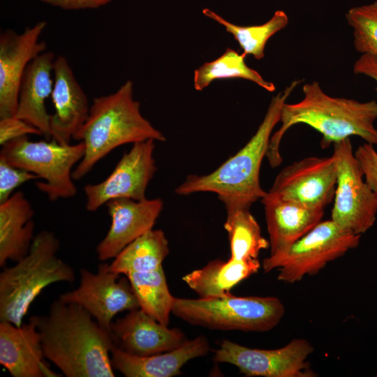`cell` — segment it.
I'll return each instance as SVG.
<instances>
[{
    "mask_svg": "<svg viewBox=\"0 0 377 377\" xmlns=\"http://www.w3.org/2000/svg\"><path fill=\"white\" fill-rule=\"evenodd\" d=\"M360 237L332 219L321 221L288 249L265 258L262 268L265 273L279 269V281L294 283L357 247Z\"/></svg>",
    "mask_w": 377,
    "mask_h": 377,
    "instance_id": "cell-8",
    "label": "cell"
},
{
    "mask_svg": "<svg viewBox=\"0 0 377 377\" xmlns=\"http://www.w3.org/2000/svg\"><path fill=\"white\" fill-rule=\"evenodd\" d=\"M110 334L116 347L140 357L170 351L187 341L182 330L168 328L140 308L112 321Z\"/></svg>",
    "mask_w": 377,
    "mask_h": 377,
    "instance_id": "cell-16",
    "label": "cell"
},
{
    "mask_svg": "<svg viewBox=\"0 0 377 377\" xmlns=\"http://www.w3.org/2000/svg\"><path fill=\"white\" fill-rule=\"evenodd\" d=\"M105 205L111 225L96 249L101 261L114 258L127 245L153 229L163 202L160 198L140 200L116 198L109 200Z\"/></svg>",
    "mask_w": 377,
    "mask_h": 377,
    "instance_id": "cell-15",
    "label": "cell"
},
{
    "mask_svg": "<svg viewBox=\"0 0 377 377\" xmlns=\"http://www.w3.org/2000/svg\"><path fill=\"white\" fill-rule=\"evenodd\" d=\"M303 98L295 103L283 105L281 127L270 138L266 157L271 167L282 162L279 151L281 141L293 126L304 124L322 135L320 146L331 144L350 136H358L373 145H377V101L360 102L354 99L333 97L322 89L318 82L303 85Z\"/></svg>",
    "mask_w": 377,
    "mask_h": 377,
    "instance_id": "cell-2",
    "label": "cell"
},
{
    "mask_svg": "<svg viewBox=\"0 0 377 377\" xmlns=\"http://www.w3.org/2000/svg\"><path fill=\"white\" fill-rule=\"evenodd\" d=\"M36 179V175L14 167L0 157V204L10 198L17 187Z\"/></svg>",
    "mask_w": 377,
    "mask_h": 377,
    "instance_id": "cell-30",
    "label": "cell"
},
{
    "mask_svg": "<svg viewBox=\"0 0 377 377\" xmlns=\"http://www.w3.org/2000/svg\"><path fill=\"white\" fill-rule=\"evenodd\" d=\"M333 146L337 179L331 219L341 228L362 235L376 222L377 193L364 179L350 138Z\"/></svg>",
    "mask_w": 377,
    "mask_h": 377,
    "instance_id": "cell-9",
    "label": "cell"
},
{
    "mask_svg": "<svg viewBox=\"0 0 377 377\" xmlns=\"http://www.w3.org/2000/svg\"><path fill=\"white\" fill-rule=\"evenodd\" d=\"M313 350L304 339H294L272 350L251 348L223 340L214 352V360L232 364L246 376L315 377L317 374L306 360Z\"/></svg>",
    "mask_w": 377,
    "mask_h": 377,
    "instance_id": "cell-10",
    "label": "cell"
},
{
    "mask_svg": "<svg viewBox=\"0 0 377 377\" xmlns=\"http://www.w3.org/2000/svg\"><path fill=\"white\" fill-rule=\"evenodd\" d=\"M209 350L207 339L200 335L173 350L153 355H130L115 346L110 355L113 369L126 377H172L181 374L187 362L206 355Z\"/></svg>",
    "mask_w": 377,
    "mask_h": 377,
    "instance_id": "cell-20",
    "label": "cell"
},
{
    "mask_svg": "<svg viewBox=\"0 0 377 377\" xmlns=\"http://www.w3.org/2000/svg\"><path fill=\"white\" fill-rule=\"evenodd\" d=\"M79 286L61 294L59 299L86 309L98 324L110 332L113 318L118 313L140 308L128 279L111 271L108 263L98 265L96 272L80 269Z\"/></svg>",
    "mask_w": 377,
    "mask_h": 377,
    "instance_id": "cell-11",
    "label": "cell"
},
{
    "mask_svg": "<svg viewBox=\"0 0 377 377\" xmlns=\"http://www.w3.org/2000/svg\"><path fill=\"white\" fill-rule=\"evenodd\" d=\"M29 134L42 135L38 128L15 115L0 119V145L1 146L13 139Z\"/></svg>",
    "mask_w": 377,
    "mask_h": 377,
    "instance_id": "cell-31",
    "label": "cell"
},
{
    "mask_svg": "<svg viewBox=\"0 0 377 377\" xmlns=\"http://www.w3.org/2000/svg\"><path fill=\"white\" fill-rule=\"evenodd\" d=\"M46 359L67 377H114L110 332L76 304L59 298L48 313L33 316Z\"/></svg>",
    "mask_w": 377,
    "mask_h": 377,
    "instance_id": "cell-1",
    "label": "cell"
},
{
    "mask_svg": "<svg viewBox=\"0 0 377 377\" xmlns=\"http://www.w3.org/2000/svg\"><path fill=\"white\" fill-rule=\"evenodd\" d=\"M55 57L44 52L33 59L26 68L18 94L15 116L38 128L45 138H51L50 114L45 101L53 89V65Z\"/></svg>",
    "mask_w": 377,
    "mask_h": 377,
    "instance_id": "cell-21",
    "label": "cell"
},
{
    "mask_svg": "<svg viewBox=\"0 0 377 377\" xmlns=\"http://www.w3.org/2000/svg\"><path fill=\"white\" fill-rule=\"evenodd\" d=\"M337 179V159L310 156L283 168L267 193L302 205L323 208L334 198Z\"/></svg>",
    "mask_w": 377,
    "mask_h": 377,
    "instance_id": "cell-13",
    "label": "cell"
},
{
    "mask_svg": "<svg viewBox=\"0 0 377 377\" xmlns=\"http://www.w3.org/2000/svg\"><path fill=\"white\" fill-rule=\"evenodd\" d=\"M44 21L27 27L21 34L6 30L0 35V119L15 114L20 84L29 63L46 51L40 37Z\"/></svg>",
    "mask_w": 377,
    "mask_h": 377,
    "instance_id": "cell-14",
    "label": "cell"
},
{
    "mask_svg": "<svg viewBox=\"0 0 377 377\" xmlns=\"http://www.w3.org/2000/svg\"><path fill=\"white\" fill-rule=\"evenodd\" d=\"M294 80L272 97L267 112L255 134L237 154L205 175H188L175 190L178 195L212 192L225 206L251 208L266 191L260 184L262 161L266 156L272 132L280 121L283 105L301 82Z\"/></svg>",
    "mask_w": 377,
    "mask_h": 377,
    "instance_id": "cell-3",
    "label": "cell"
},
{
    "mask_svg": "<svg viewBox=\"0 0 377 377\" xmlns=\"http://www.w3.org/2000/svg\"><path fill=\"white\" fill-rule=\"evenodd\" d=\"M59 247L54 232L41 231L34 237L27 255L3 269L0 274V321L21 325L45 288L57 282L74 281L73 268L57 256Z\"/></svg>",
    "mask_w": 377,
    "mask_h": 377,
    "instance_id": "cell-5",
    "label": "cell"
},
{
    "mask_svg": "<svg viewBox=\"0 0 377 377\" xmlns=\"http://www.w3.org/2000/svg\"><path fill=\"white\" fill-rule=\"evenodd\" d=\"M346 19L353 29L355 50L361 54H377V1L350 8Z\"/></svg>",
    "mask_w": 377,
    "mask_h": 377,
    "instance_id": "cell-29",
    "label": "cell"
},
{
    "mask_svg": "<svg viewBox=\"0 0 377 377\" xmlns=\"http://www.w3.org/2000/svg\"><path fill=\"white\" fill-rule=\"evenodd\" d=\"M33 207L22 191L0 204V267L27 254L33 239Z\"/></svg>",
    "mask_w": 377,
    "mask_h": 377,
    "instance_id": "cell-22",
    "label": "cell"
},
{
    "mask_svg": "<svg viewBox=\"0 0 377 377\" xmlns=\"http://www.w3.org/2000/svg\"><path fill=\"white\" fill-rule=\"evenodd\" d=\"M376 376H377V374L376 375Z\"/></svg>",
    "mask_w": 377,
    "mask_h": 377,
    "instance_id": "cell-35",
    "label": "cell"
},
{
    "mask_svg": "<svg viewBox=\"0 0 377 377\" xmlns=\"http://www.w3.org/2000/svg\"><path fill=\"white\" fill-rule=\"evenodd\" d=\"M225 207L226 219L224 228L230 242V258L237 260L258 258L260 251L269 247V242L262 235L260 228L250 208Z\"/></svg>",
    "mask_w": 377,
    "mask_h": 377,
    "instance_id": "cell-25",
    "label": "cell"
},
{
    "mask_svg": "<svg viewBox=\"0 0 377 377\" xmlns=\"http://www.w3.org/2000/svg\"><path fill=\"white\" fill-rule=\"evenodd\" d=\"M133 98V83L126 81L115 92L95 97L87 120L73 139L83 142L85 153L73 170L74 180L83 178L117 147L147 140L164 142L165 137L141 114Z\"/></svg>",
    "mask_w": 377,
    "mask_h": 377,
    "instance_id": "cell-4",
    "label": "cell"
},
{
    "mask_svg": "<svg viewBox=\"0 0 377 377\" xmlns=\"http://www.w3.org/2000/svg\"><path fill=\"white\" fill-rule=\"evenodd\" d=\"M353 73L371 77L377 83V54H361L353 65Z\"/></svg>",
    "mask_w": 377,
    "mask_h": 377,
    "instance_id": "cell-33",
    "label": "cell"
},
{
    "mask_svg": "<svg viewBox=\"0 0 377 377\" xmlns=\"http://www.w3.org/2000/svg\"><path fill=\"white\" fill-rule=\"evenodd\" d=\"M40 333L31 317L17 326L0 322V364L13 377H57L45 361Z\"/></svg>",
    "mask_w": 377,
    "mask_h": 377,
    "instance_id": "cell-18",
    "label": "cell"
},
{
    "mask_svg": "<svg viewBox=\"0 0 377 377\" xmlns=\"http://www.w3.org/2000/svg\"><path fill=\"white\" fill-rule=\"evenodd\" d=\"M172 313L193 325L219 330L267 332L279 325L285 306L276 297L229 295L198 299L175 297Z\"/></svg>",
    "mask_w": 377,
    "mask_h": 377,
    "instance_id": "cell-6",
    "label": "cell"
},
{
    "mask_svg": "<svg viewBox=\"0 0 377 377\" xmlns=\"http://www.w3.org/2000/svg\"><path fill=\"white\" fill-rule=\"evenodd\" d=\"M125 276L140 309L160 323L168 325L175 297L169 290L163 267L145 272H131Z\"/></svg>",
    "mask_w": 377,
    "mask_h": 377,
    "instance_id": "cell-26",
    "label": "cell"
},
{
    "mask_svg": "<svg viewBox=\"0 0 377 377\" xmlns=\"http://www.w3.org/2000/svg\"><path fill=\"white\" fill-rule=\"evenodd\" d=\"M154 148V140L133 143L104 180L86 184L83 188L86 209L95 212L116 198H146V189L156 171L153 156Z\"/></svg>",
    "mask_w": 377,
    "mask_h": 377,
    "instance_id": "cell-12",
    "label": "cell"
},
{
    "mask_svg": "<svg viewBox=\"0 0 377 377\" xmlns=\"http://www.w3.org/2000/svg\"><path fill=\"white\" fill-rule=\"evenodd\" d=\"M53 75L51 98L54 113L50 114L51 139L60 144H69L87 120L90 105L64 57L55 58Z\"/></svg>",
    "mask_w": 377,
    "mask_h": 377,
    "instance_id": "cell-17",
    "label": "cell"
},
{
    "mask_svg": "<svg viewBox=\"0 0 377 377\" xmlns=\"http://www.w3.org/2000/svg\"><path fill=\"white\" fill-rule=\"evenodd\" d=\"M66 10L96 8L105 6L111 0H40Z\"/></svg>",
    "mask_w": 377,
    "mask_h": 377,
    "instance_id": "cell-34",
    "label": "cell"
},
{
    "mask_svg": "<svg viewBox=\"0 0 377 377\" xmlns=\"http://www.w3.org/2000/svg\"><path fill=\"white\" fill-rule=\"evenodd\" d=\"M354 154L363 171L366 182L377 193V151L374 145L365 142L360 145Z\"/></svg>",
    "mask_w": 377,
    "mask_h": 377,
    "instance_id": "cell-32",
    "label": "cell"
},
{
    "mask_svg": "<svg viewBox=\"0 0 377 377\" xmlns=\"http://www.w3.org/2000/svg\"><path fill=\"white\" fill-rule=\"evenodd\" d=\"M246 55L227 48L224 53L209 62H205L194 71L193 87L201 91L214 80L223 78H242L250 80L264 89L272 92L275 90L274 83L265 80L254 69L245 62Z\"/></svg>",
    "mask_w": 377,
    "mask_h": 377,
    "instance_id": "cell-27",
    "label": "cell"
},
{
    "mask_svg": "<svg viewBox=\"0 0 377 377\" xmlns=\"http://www.w3.org/2000/svg\"><path fill=\"white\" fill-rule=\"evenodd\" d=\"M264 205L269 234V255L281 252L322 221L325 209L309 207L272 196L266 192Z\"/></svg>",
    "mask_w": 377,
    "mask_h": 377,
    "instance_id": "cell-19",
    "label": "cell"
},
{
    "mask_svg": "<svg viewBox=\"0 0 377 377\" xmlns=\"http://www.w3.org/2000/svg\"><path fill=\"white\" fill-rule=\"evenodd\" d=\"M202 13L223 25L237 41L244 54L253 55L256 59L264 57L267 40L284 29L289 22L288 15L283 10H276L273 16L263 24L244 27L228 22L208 8H205Z\"/></svg>",
    "mask_w": 377,
    "mask_h": 377,
    "instance_id": "cell-28",
    "label": "cell"
},
{
    "mask_svg": "<svg viewBox=\"0 0 377 377\" xmlns=\"http://www.w3.org/2000/svg\"><path fill=\"white\" fill-rule=\"evenodd\" d=\"M168 253V241L164 232L151 229L127 245L114 258L109 268L124 275L149 272L162 267Z\"/></svg>",
    "mask_w": 377,
    "mask_h": 377,
    "instance_id": "cell-24",
    "label": "cell"
},
{
    "mask_svg": "<svg viewBox=\"0 0 377 377\" xmlns=\"http://www.w3.org/2000/svg\"><path fill=\"white\" fill-rule=\"evenodd\" d=\"M260 266L258 258L214 260L186 274L182 280L199 297H223L229 295L242 281L257 273Z\"/></svg>",
    "mask_w": 377,
    "mask_h": 377,
    "instance_id": "cell-23",
    "label": "cell"
},
{
    "mask_svg": "<svg viewBox=\"0 0 377 377\" xmlns=\"http://www.w3.org/2000/svg\"><path fill=\"white\" fill-rule=\"evenodd\" d=\"M85 153L83 142L60 144L51 141H31L27 135L13 139L2 145L0 157L10 165L36 175L43 182L37 188L50 201L75 196L77 187L72 177L73 168Z\"/></svg>",
    "mask_w": 377,
    "mask_h": 377,
    "instance_id": "cell-7",
    "label": "cell"
}]
</instances>
